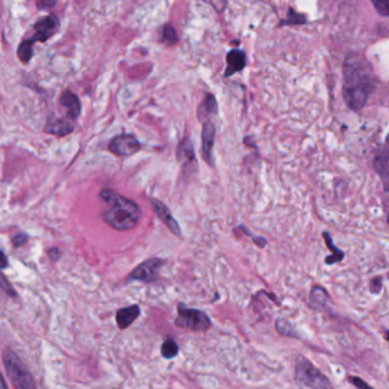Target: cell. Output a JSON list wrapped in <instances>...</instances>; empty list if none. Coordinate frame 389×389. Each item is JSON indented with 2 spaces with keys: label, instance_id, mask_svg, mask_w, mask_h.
<instances>
[{
  "label": "cell",
  "instance_id": "1",
  "mask_svg": "<svg viewBox=\"0 0 389 389\" xmlns=\"http://www.w3.org/2000/svg\"><path fill=\"white\" fill-rule=\"evenodd\" d=\"M342 97L349 110L359 112L378 88L379 80L366 58L357 53L347 55L342 66Z\"/></svg>",
  "mask_w": 389,
  "mask_h": 389
},
{
  "label": "cell",
  "instance_id": "2",
  "mask_svg": "<svg viewBox=\"0 0 389 389\" xmlns=\"http://www.w3.org/2000/svg\"><path fill=\"white\" fill-rule=\"evenodd\" d=\"M107 208L103 212V218L106 223L118 231H129L135 227L141 218V208L133 200L115 193L112 190L100 192Z\"/></svg>",
  "mask_w": 389,
  "mask_h": 389
},
{
  "label": "cell",
  "instance_id": "3",
  "mask_svg": "<svg viewBox=\"0 0 389 389\" xmlns=\"http://www.w3.org/2000/svg\"><path fill=\"white\" fill-rule=\"evenodd\" d=\"M295 378L304 389H333L329 379L307 358L300 356L295 365Z\"/></svg>",
  "mask_w": 389,
  "mask_h": 389
},
{
  "label": "cell",
  "instance_id": "4",
  "mask_svg": "<svg viewBox=\"0 0 389 389\" xmlns=\"http://www.w3.org/2000/svg\"><path fill=\"white\" fill-rule=\"evenodd\" d=\"M3 363L8 378L15 389H37L30 372L12 350L5 349L4 351Z\"/></svg>",
  "mask_w": 389,
  "mask_h": 389
},
{
  "label": "cell",
  "instance_id": "5",
  "mask_svg": "<svg viewBox=\"0 0 389 389\" xmlns=\"http://www.w3.org/2000/svg\"><path fill=\"white\" fill-rule=\"evenodd\" d=\"M175 323L179 328L201 332L210 328L211 321L204 312L195 308H188L184 304H179L178 316L175 320Z\"/></svg>",
  "mask_w": 389,
  "mask_h": 389
},
{
  "label": "cell",
  "instance_id": "6",
  "mask_svg": "<svg viewBox=\"0 0 389 389\" xmlns=\"http://www.w3.org/2000/svg\"><path fill=\"white\" fill-rule=\"evenodd\" d=\"M60 25V20H58L55 14H48L43 16V18H40L35 23V25H33L35 33H33L32 38H30V40L33 44H35L36 41L45 43V41H47L49 38H52L58 31Z\"/></svg>",
  "mask_w": 389,
  "mask_h": 389
},
{
  "label": "cell",
  "instance_id": "7",
  "mask_svg": "<svg viewBox=\"0 0 389 389\" xmlns=\"http://www.w3.org/2000/svg\"><path fill=\"white\" fill-rule=\"evenodd\" d=\"M108 150L118 157H131L141 150V143L132 134H119L111 141Z\"/></svg>",
  "mask_w": 389,
  "mask_h": 389
},
{
  "label": "cell",
  "instance_id": "8",
  "mask_svg": "<svg viewBox=\"0 0 389 389\" xmlns=\"http://www.w3.org/2000/svg\"><path fill=\"white\" fill-rule=\"evenodd\" d=\"M165 264L162 259L152 258L140 264L136 269H134L129 274V280L132 281H142V282H152L157 280L158 273L161 266Z\"/></svg>",
  "mask_w": 389,
  "mask_h": 389
},
{
  "label": "cell",
  "instance_id": "9",
  "mask_svg": "<svg viewBox=\"0 0 389 389\" xmlns=\"http://www.w3.org/2000/svg\"><path fill=\"white\" fill-rule=\"evenodd\" d=\"M201 138H202V156L204 161H207L208 165H213V145H215V136H216V128L211 121L203 123L202 133H201Z\"/></svg>",
  "mask_w": 389,
  "mask_h": 389
},
{
  "label": "cell",
  "instance_id": "10",
  "mask_svg": "<svg viewBox=\"0 0 389 389\" xmlns=\"http://www.w3.org/2000/svg\"><path fill=\"white\" fill-rule=\"evenodd\" d=\"M151 202H152L154 212H156V215L159 217V219H160L162 223L175 234V235L181 237L182 236L181 227H179L177 220H176L173 217V215H171L168 207H167L166 204H163L161 201L159 200H152Z\"/></svg>",
  "mask_w": 389,
  "mask_h": 389
},
{
  "label": "cell",
  "instance_id": "11",
  "mask_svg": "<svg viewBox=\"0 0 389 389\" xmlns=\"http://www.w3.org/2000/svg\"><path fill=\"white\" fill-rule=\"evenodd\" d=\"M226 62H227V66L225 70V77H231V75L244 70L246 65V55L243 50L234 48L227 53Z\"/></svg>",
  "mask_w": 389,
  "mask_h": 389
},
{
  "label": "cell",
  "instance_id": "12",
  "mask_svg": "<svg viewBox=\"0 0 389 389\" xmlns=\"http://www.w3.org/2000/svg\"><path fill=\"white\" fill-rule=\"evenodd\" d=\"M373 168L381 179L384 191L389 192V151H383L375 156Z\"/></svg>",
  "mask_w": 389,
  "mask_h": 389
},
{
  "label": "cell",
  "instance_id": "13",
  "mask_svg": "<svg viewBox=\"0 0 389 389\" xmlns=\"http://www.w3.org/2000/svg\"><path fill=\"white\" fill-rule=\"evenodd\" d=\"M60 103L68 111V115L72 120L78 119L81 114V103L75 94L69 90L63 91L60 96Z\"/></svg>",
  "mask_w": 389,
  "mask_h": 389
},
{
  "label": "cell",
  "instance_id": "14",
  "mask_svg": "<svg viewBox=\"0 0 389 389\" xmlns=\"http://www.w3.org/2000/svg\"><path fill=\"white\" fill-rule=\"evenodd\" d=\"M73 124L65 119H48L45 125V132L50 135L63 137L73 132Z\"/></svg>",
  "mask_w": 389,
  "mask_h": 389
},
{
  "label": "cell",
  "instance_id": "15",
  "mask_svg": "<svg viewBox=\"0 0 389 389\" xmlns=\"http://www.w3.org/2000/svg\"><path fill=\"white\" fill-rule=\"evenodd\" d=\"M177 159L184 166H195L196 159L194 148L190 138H184L177 149Z\"/></svg>",
  "mask_w": 389,
  "mask_h": 389
},
{
  "label": "cell",
  "instance_id": "16",
  "mask_svg": "<svg viewBox=\"0 0 389 389\" xmlns=\"http://www.w3.org/2000/svg\"><path fill=\"white\" fill-rule=\"evenodd\" d=\"M217 113H218V104H217L215 96L209 94L207 95L206 99L199 105L198 118L204 123L210 121L209 119H210L212 115H216Z\"/></svg>",
  "mask_w": 389,
  "mask_h": 389
},
{
  "label": "cell",
  "instance_id": "17",
  "mask_svg": "<svg viewBox=\"0 0 389 389\" xmlns=\"http://www.w3.org/2000/svg\"><path fill=\"white\" fill-rule=\"evenodd\" d=\"M141 309L138 305H132L129 307H124L116 312V323L120 329H127L140 315Z\"/></svg>",
  "mask_w": 389,
  "mask_h": 389
},
{
  "label": "cell",
  "instance_id": "18",
  "mask_svg": "<svg viewBox=\"0 0 389 389\" xmlns=\"http://www.w3.org/2000/svg\"><path fill=\"white\" fill-rule=\"evenodd\" d=\"M329 300L328 291L324 288L320 286L313 287L311 295H309V303H311L314 308L322 309L326 306V303Z\"/></svg>",
  "mask_w": 389,
  "mask_h": 389
},
{
  "label": "cell",
  "instance_id": "19",
  "mask_svg": "<svg viewBox=\"0 0 389 389\" xmlns=\"http://www.w3.org/2000/svg\"><path fill=\"white\" fill-rule=\"evenodd\" d=\"M323 238H324V241H325L326 246H328V248L331 250V252H332L331 256L325 259V263L329 264V265H331V264H334V263H338V262L342 261V259L345 258V253L342 252L341 250H339L336 245H334L331 235H330L328 232H324L323 233Z\"/></svg>",
  "mask_w": 389,
  "mask_h": 389
},
{
  "label": "cell",
  "instance_id": "20",
  "mask_svg": "<svg viewBox=\"0 0 389 389\" xmlns=\"http://www.w3.org/2000/svg\"><path fill=\"white\" fill-rule=\"evenodd\" d=\"M18 56L22 63H29L33 56V43L30 39L23 40L18 48Z\"/></svg>",
  "mask_w": 389,
  "mask_h": 389
},
{
  "label": "cell",
  "instance_id": "21",
  "mask_svg": "<svg viewBox=\"0 0 389 389\" xmlns=\"http://www.w3.org/2000/svg\"><path fill=\"white\" fill-rule=\"evenodd\" d=\"M276 330L278 332L281 334V336L284 337H292V338H297L298 336V332L296 331L294 325H292L290 322L286 319H278L276 320Z\"/></svg>",
  "mask_w": 389,
  "mask_h": 389
},
{
  "label": "cell",
  "instance_id": "22",
  "mask_svg": "<svg viewBox=\"0 0 389 389\" xmlns=\"http://www.w3.org/2000/svg\"><path fill=\"white\" fill-rule=\"evenodd\" d=\"M306 22V16L300 14V13H297L296 11H294V8L290 7L288 11L287 18L280 22V25H300L305 24Z\"/></svg>",
  "mask_w": 389,
  "mask_h": 389
},
{
  "label": "cell",
  "instance_id": "23",
  "mask_svg": "<svg viewBox=\"0 0 389 389\" xmlns=\"http://www.w3.org/2000/svg\"><path fill=\"white\" fill-rule=\"evenodd\" d=\"M178 354V346L174 339H166L161 346V355L167 359L174 358Z\"/></svg>",
  "mask_w": 389,
  "mask_h": 389
},
{
  "label": "cell",
  "instance_id": "24",
  "mask_svg": "<svg viewBox=\"0 0 389 389\" xmlns=\"http://www.w3.org/2000/svg\"><path fill=\"white\" fill-rule=\"evenodd\" d=\"M161 40L166 45H175L178 41V36L175 28L170 24H166L161 30Z\"/></svg>",
  "mask_w": 389,
  "mask_h": 389
},
{
  "label": "cell",
  "instance_id": "25",
  "mask_svg": "<svg viewBox=\"0 0 389 389\" xmlns=\"http://www.w3.org/2000/svg\"><path fill=\"white\" fill-rule=\"evenodd\" d=\"M372 5L381 16H389V0H372Z\"/></svg>",
  "mask_w": 389,
  "mask_h": 389
},
{
  "label": "cell",
  "instance_id": "26",
  "mask_svg": "<svg viewBox=\"0 0 389 389\" xmlns=\"http://www.w3.org/2000/svg\"><path fill=\"white\" fill-rule=\"evenodd\" d=\"M29 236L27 235V234L24 233H19L18 235H15L14 237L12 238V244L15 246V248H20V246H22L23 244L27 243Z\"/></svg>",
  "mask_w": 389,
  "mask_h": 389
},
{
  "label": "cell",
  "instance_id": "27",
  "mask_svg": "<svg viewBox=\"0 0 389 389\" xmlns=\"http://www.w3.org/2000/svg\"><path fill=\"white\" fill-rule=\"evenodd\" d=\"M382 287V278L381 276H378V278H374L371 280L370 282V290L372 294H379L380 290H381Z\"/></svg>",
  "mask_w": 389,
  "mask_h": 389
},
{
  "label": "cell",
  "instance_id": "28",
  "mask_svg": "<svg viewBox=\"0 0 389 389\" xmlns=\"http://www.w3.org/2000/svg\"><path fill=\"white\" fill-rule=\"evenodd\" d=\"M349 382L354 384L355 387H357L358 389H373L371 386H369L363 379L357 378V376H350L349 378Z\"/></svg>",
  "mask_w": 389,
  "mask_h": 389
},
{
  "label": "cell",
  "instance_id": "29",
  "mask_svg": "<svg viewBox=\"0 0 389 389\" xmlns=\"http://www.w3.org/2000/svg\"><path fill=\"white\" fill-rule=\"evenodd\" d=\"M47 253H48V257H49L50 259H52V261H54V262L58 261V259H60L61 256H62V252H61L60 249H58V248H52V249H49V250L47 251Z\"/></svg>",
  "mask_w": 389,
  "mask_h": 389
},
{
  "label": "cell",
  "instance_id": "30",
  "mask_svg": "<svg viewBox=\"0 0 389 389\" xmlns=\"http://www.w3.org/2000/svg\"><path fill=\"white\" fill-rule=\"evenodd\" d=\"M56 5V2H37L36 6L39 10H46V8H50Z\"/></svg>",
  "mask_w": 389,
  "mask_h": 389
},
{
  "label": "cell",
  "instance_id": "31",
  "mask_svg": "<svg viewBox=\"0 0 389 389\" xmlns=\"http://www.w3.org/2000/svg\"><path fill=\"white\" fill-rule=\"evenodd\" d=\"M2 288H3V290H5L8 295H10V291L13 292V294L15 295V291L12 289L11 284H8V283H7L5 276H3V278H2Z\"/></svg>",
  "mask_w": 389,
  "mask_h": 389
},
{
  "label": "cell",
  "instance_id": "32",
  "mask_svg": "<svg viewBox=\"0 0 389 389\" xmlns=\"http://www.w3.org/2000/svg\"><path fill=\"white\" fill-rule=\"evenodd\" d=\"M252 238H253L254 243H256L259 246V248H264V246H265L266 243H267V241L264 237H262V236H253Z\"/></svg>",
  "mask_w": 389,
  "mask_h": 389
},
{
  "label": "cell",
  "instance_id": "33",
  "mask_svg": "<svg viewBox=\"0 0 389 389\" xmlns=\"http://www.w3.org/2000/svg\"><path fill=\"white\" fill-rule=\"evenodd\" d=\"M2 259H3V261H2V269L4 270V269H6V267H7V258H6L5 253H4V252H2Z\"/></svg>",
  "mask_w": 389,
  "mask_h": 389
},
{
  "label": "cell",
  "instance_id": "34",
  "mask_svg": "<svg viewBox=\"0 0 389 389\" xmlns=\"http://www.w3.org/2000/svg\"><path fill=\"white\" fill-rule=\"evenodd\" d=\"M2 389H7V386H6V382H5V380H2Z\"/></svg>",
  "mask_w": 389,
  "mask_h": 389
},
{
  "label": "cell",
  "instance_id": "35",
  "mask_svg": "<svg viewBox=\"0 0 389 389\" xmlns=\"http://www.w3.org/2000/svg\"><path fill=\"white\" fill-rule=\"evenodd\" d=\"M384 337H386V339L389 341V331H386V334H384Z\"/></svg>",
  "mask_w": 389,
  "mask_h": 389
},
{
  "label": "cell",
  "instance_id": "36",
  "mask_svg": "<svg viewBox=\"0 0 389 389\" xmlns=\"http://www.w3.org/2000/svg\"><path fill=\"white\" fill-rule=\"evenodd\" d=\"M387 223H388V225H389V213H388V216H387Z\"/></svg>",
  "mask_w": 389,
  "mask_h": 389
},
{
  "label": "cell",
  "instance_id": "37",
  "mask_svg": "<svg viewBox=\"0 0 389 389\" xmlns=\"http://www.w3.org/2000/svg\"><path fill=\"white\" fill-rule=\"evenodd\" d=\"M387 143L389 144V134H388V136H387Z\"/></svg>",
  "mask_w": 389,
  "mask_h": 389
}]
</instances>
